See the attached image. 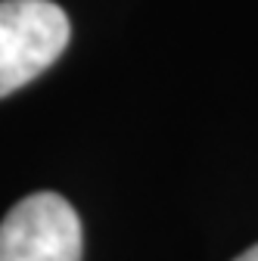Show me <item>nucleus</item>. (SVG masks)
Here are the masks:
<instances>
[{"instance_id":"3","label":"nucleus","mask_w":258,"mask_h":261,"mask_svg":"<svg viewBox=\"0 0 258 261\" xmlns=\"http://www.w3.org/2000/svg\"><path fill=\"white\" fill-rule=\"evenodd\" d=\"M234 261H258V243H255V246H252V249H246V252H243V255H237V258H234Z\"/></svg>"},{"instance_id":"1","label":"nucleus","mask_w":258,"mask_h":261,"mask_svg":"<svg viewBox=\"0 0 258 261\" xmlns=\"http://www.w3.org/2000/svg\"><path fill=\"white\" fill-rule=\"evenodd\" d=\"M69 35L66 13L50 0H0V96L50 69Z\"/></svg>"},{"instance_id":"2","label":"nucleus","mask_w":258,"mask_h":261,"mask_svg":"<svg viewBox=\"0 0 258 261\" xmlns=\"http://www.w3.org/2000/svg\"><path fill=\"white\" fill-rule=\"evenodd\" d=\"M78 212L59 193H31L0 221V261H81Z\"/></svg>"}]
</instances>
